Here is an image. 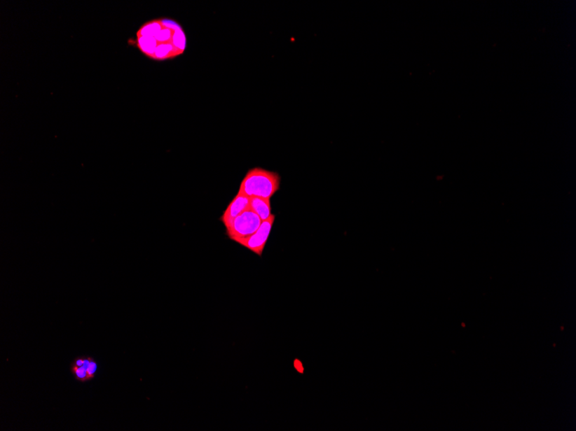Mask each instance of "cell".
I'll use <instances>...</instances> for the list:
<instances>
[{"mask_svg": "<svg viewBox=\"0 0 576 431\" xmlns=\"http://www.w3.org/2000/svg\"><path fill=\"white\" fill-rule=\"evenodd\" d=\"M249 209L255 212L263 221L268 220L272 216L270 199L250 197Z\"/></svg>", "mask_w": 576, "mask_h": 431, "instance_id": "7", "label": "cell"}, {"mask_svg": "<svg viewBox=\"0 0 576 431\" xmlns=\"http://www.w3.org/2000/svg\"><path fill=\"white\" fill-rule=\"evenodd\" d=\"M275 216L272 215L266 220L263 221L258 230L255 234L250 235L249 237L238 239L235 242L240 243L241 246H245V248L255 253L258 256L263 255L265 246L268 241L269 234L272 229L273 224H274Z\"/></svg>", "mask_w": 576, "mask_h": 431, "instance_id": "4", "label": "cell"}, {"mask_svg": "<svg viewBox=\"0 0 576 431\" xmlns=\"http://www.w3.org/2000/svg\"><path fill=\"white\" fill-rule=\"evenodd\" d=\"M137 47L155 61L179 57L186 50V36L179 22L158 18L144 22L137 32Z\"/></svg>", "mask_w": 576, "mask_h": 431, "instance_id": "1", "label": "cell"}, {"mask_svg": "<svg viewBox=\"0 0 576 431\" xmlns=\"http://www.w3.org/2000/svg\"><path fill=\"white\" fill-rule=\"evenodd\" d=\"M280 185V178L278 174L256 167L247 172L238 192L249 197L270 199L279 190Z\"/></svg>", "mask_w": 576, "mask_h": 431, "instance_id": "2", "label": "cell"}, {"mask_svg": "<svg viewBox=\"0 0 576 431\" xmlns=\"http://www.w3.org/2000/svg\"><path fill=\"white\" fill-rule=\"evenodd\" d=\"M261 222L263 220L260 217L249 209L231 221L230 226L226 228L227 234L234 241L249 237L255 234Z\"/></svg>", "mask_w": 576, "mask_h": 431, "instance_id": "3", "label": "cell"}, {"mask_svg": "<svg viewBox=\"0 0 576 431\" xmlns=\"http://www.w3.org/2000/svg\"><path fill=\"white\" fill-rule=\"evenodd\" d=\"M294 368L296 369L299 373H304V369H303V365L299 360L296 359L294 360Z\"/></svg>", "mask_w": 576, "mask_h": 431, "instance_id": "8", "label": "cell"}, {"mask_svg": "<svg viewBox=\"0 0 576 431\" xmlns=\"http://www.w3.org/2000/svg\"><path fill=\"white\" fill-rule=\"evenodd\" d=\"M250 197L245 196V195L239 193L235 196L234 199L231 201L226 211L224 212L221 217L222 222L226 228L230 226L231 221L237 218L241 213L249 211V209Z\"/></svg>", "mask_w": 576, "mask_h": 431, "instance_id": "6", "label": "cell"}, {"mask_svg": "<svg viewBox=\"0 0 576 431\" xmlns=\"http://www.w3.org/2000/svg\"><path fill=\"white\" fill-rule=\"evenodd\" d=\"M99 365L96 360L89 355L78 357L70 365L71 373L76 381L81 383L93 380L98 372Z\"/></svg>", "mask_w": 576, "mask_h": 431, "instance_id": "5", "label": "cell"}]
</instances>
